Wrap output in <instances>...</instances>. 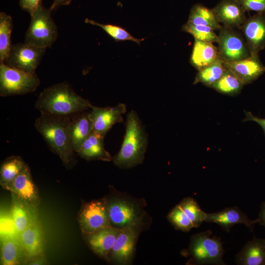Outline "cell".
<instances>
[{
	"label": "cell",
	"mask_w": 265,
	"mask_h": 265,
	"mask_svg": "<svg viewBox=\"0 0 265 265\" xmlns=\"http://www.w3.org/2000/svg\"><path fill=\"white\" fill-rule=\"evenodd\" d=\"M148 145L147 134L136 112L127 115L126 132L119 152L112 160L121 168H130L141 163Z\"/></svg>",
	"instance_id": "cell-3"
},
{
	"label": "cell",
	"mask_w": 265,
	"mask_h": 265,
	"mask_svg": "<svg viewBox=\"0 0 265 265\" xmlns=\"http://www.w3.org/2000/svg\"><path fill=\"white\" fill-rule=\"evenodd\" d=\"M5 189L25 203L38 209L40 203L38 189L32 179L30 169L26 164Z\"/></svg>",
	"instance_id": "cell-13"
},
{
	"label": "cell",
	"mask_w": 265,
	"mask_h": 265,
	"mask_svg": "<svg viewBox=\"0 0 265 265\" xmlns=\"http://www.w3.org/2000/svg\"><path fill=\"white\" fill-rule=\"evenodd\" d=\"M182 30L191 34L195 39L212 43L218 40L215 30L208 26L196 25L187 22L182 26Z\"/></svg>",
	"instance_id": "cell-33"
},
{
	"label": "cell",
	"mask_w": 265,
	"mask_h": 265,
	"mask_svg": "<svg viewBox=\"0 0 265 265\" xmlns=\"http://www.w3.org/2000/svg\"><path fill=\"white\" fill-rule=\"evenodd\" d=\"M27 259L18 238H0V265H17L26 263Z\"/></svg>",
	"instance_id": "cell-24"
},
{
	"label": "cell",
	"mask_w": 265,
	"mask_h": 265,
	"mask_svg": "<svg viewBox=\"0 0 265 265\" xmlns=\"http://www.w3.org/2000/svg\"><path fill=\"white\" fill-rule=\"evenodd\" d=\"M239 265H265V239L254 237L236 255Z\"/></svg>",
	"instance_id": "cell-21"
},
{
	"label": "cell",
	"mask_w": 265,
	"mask_h": 265,
	"mask_svg": "<svg viewBox=\"0 0 265 265\" xmlns=\"http://www.w3.org/2000/svg\"><path fill=\"white\" fill-rule=\"evenodd\" d=\"M13 28V20L6 13H0V63L7 58L12 45L11 34Z\"/></svg>",
	"instance_id": "cell-29"
},
{
	"label": "cell",
	"mask_w": 265,
	"mask_h": 265,
	"mask_svg": "<svg viewBox=\"0 0 265 265\" xmlns=\"http://www.w3.org/2000/svg\"><path fill=\"white\" fill-rule=\"evenodd\" d=\"M178 205L189 219L194 228H198L205 221L206 213L202 210L193 198H185Z\"/></svg>",
	"instance_id": "cell-31"
},
{
	"label": "cell",
	"mask_w": 265,
	"mask_h": 265,
	"mask_svg": "<svg viewBox=\"0 0 265 265\" xmlns=\"http://www.w3.org/2000/svg\"><path fill=\"white\" fill-rule=\"evenodd\" d=\"M167 219L177 230L187 232L194 228L191 222L179 205L170 211L167 215Z\"/></svg>",
	"instance_id": "cell-34"
},
{
	"label": "cell",
	"mask_w": 265,
	"mask_h": 265,
	"mask_svg": "<svg viewBox=\"0 0 265 265\" xmlns=\"http://www.w3.org/2000/svg\"><path fill=\"white\" fill-rule=\"evenodd\" d=\"M41 2L42 0H19V4L23 10L31 15Z\"/></svg>",
	"instance_id": "cell-37"
},
{
	"label": "cell",
	"mask_w": 265,
	"mask_h": 265,
	"mask_svg": "<svg viewBox=\"0 0 265 265\" xmlns=\"http://www.w3.org/2000/svg\"><path fill=\"white\" fill-rule=\"evenodd\" d=\"M234 28L223 26L219 30L217 47L223 62L237 61L250 55L244 38Z\"/></svg>",
	"instance_id": "cell-8"
},
{
	"label": "cell",
	"mask_w": 265,
	"mask_h": 265,
	"mask_svg": "<svg viewBox=\"0 0 265 265\" xmlns=\"http://www.w3.org/2000/svg\"><path fill=\"white\" fill-rule=\"evenodd\" d=\"M89 101L77 94L67 81L45 88L39 95L35 107L40 113L72 117L91 109Z\"/></svg>",
	"instance_id": "cell-2"
},
{
	"label": "cell",
	"mask_w": 265,
	"mask_h": 265,
	"mask_svg": "<svg viewBox=\"0 0 265 265\" xmlns=\"http://www.w3.org/2000/svg\"><path fill=\"white\" fill-rule=\"evenodd\" d=\"M140 222L121 228L110 252L112 259L120 264H127L133 255Z\"/></svg>",
	"instance_id": "cell-10"
},
{
	"label": "cell",
	"mask_w": 265,
	"mask_h": 265,
	"mask_svg": "<svg viewBox=\"0 0 265 265\" xmlns=\"http://www.w3.org/2000/svg\"><path fill=\"white\" fill-rule=\"evenodd\" d=\"M187 22L196 25L208 26L214 30H220L222 27L212 9L199 4L194 5L191 8Z\"/></svg>",
	"instance_id": "cell-27"
},
{
	"label": "cell",
	"mask_w": 265,
	"mask_h": 265,
	"mask_svg": "<svg viewBox=\"0 0 265 265\" xmlns=\"http://www.w3.org/2000/svg\"><path fill=\"white\" fill-rule=\"evenodd\" d=\"M71 1L72 0H54L50 9L53 11L60 6L69 5Z\"/></svg>",
	"instance_id": "cell-40"
},
{
	"label": "cell",
	"mask_w": 265,
	"mask_h": 265,
	"mask_svg": "<svg viewBox=\"0 0 265 265\" xmlns=\"http://www.w3.org/2000/svg\"><path fill=\"white\" fill-rule=\"evenodd\" d=\"M245 118L243 121H254L258 123L263 129L265 134V119L254 116L249 111H245Z\"/></svg>",
	"instance_id": "cell-38"
},
{
	"label": "cell",
	"mask_w": 265,
	"mask_h": 265,
	"mask_svg": "<svg viewBox=\"0 0 265 265\" xmlns=\"http://www.w3.org/2000/svg\"><path fill=\"white\" fill-rule=\"evenodd\" d=\"M245 11L265 12V0H238Z\"/></svg>",
	"instance_id": "cell-36"
},
{
	"label": "cell",
	"mask_w": 265,
	"mask_h": 265,
	"mask_svg": "<svg viewBox=\"0 0 265 265\" xmlns=\"http://www.w3.org/2000/svg\"><path fill=\"white\" fill-rule=\"evenodd\" d=\"M0 238L3 237L18 238L15 224L10 210H1Z\"/></svg>",
	"instance_id": "cell-35"
},
{
	"label": "cell",
	"mask_w": 265,
	"mask_h": 265,
	"mask_svg": "<svg viewBox=\"0 0 265 265\" xmlns=\"http://www.w3.org/2000/svg\"><path fill=\"white\" fill-rule=\"evenodd\" d=\"M37 75L28 74L0 63V96L7 97L34 92L39 86Z\"/></svg>",
	"instance_id": "cell-6"
},
{
	"label": "cell",
	"mask_w": 265,
	"mask_h": 265,
	"mask_svg": "<svg viewBox=\"0 0 265 265\" xmlns=\"http://www.w3.org/2000/svg\"><path fill=\"white\" fill-rule=\"evenodd\" d=\"M47 262L44 256L36 257L27 260L26 264L30 265H41L46 264Z\"/></svg>",
	"instance_id": "cell-39"
},
{
	"label": "cell",
	"mask_w": 265,
	"mask_h": 265,
	"mask_svg": "<svg viewBox=\"0 0 265 265\" xmlns=\"http://www.w3.org/2000/svg\"><path fill=\"white\" fill-rule=\"evenodd\" d=\"M259 223L265 227V202L261 206V210L259 213Z\"/></svg>",
	"instance_id": "cell-41"
},
{
	"label": "cell",
	"mask_w": 265,
	"mask_h": 265,
	"mask_svg": "<svg viewBox=\"0 0 265 265\" xmlns=\"http://www.w3.org/2000/svg\"><path fill=\"white\" fill-rule=\"evenodd\" d=\"M250 54H259L265 48V12L246 19L240 26Z\"/></svg>",
	"instance_id": "cell-11"
},
{
	"label": "cell",
	"mask_w": 265,
	"mask_h": 265,
	"mask_svg": "<svg viewBox=\"0 0 265 265\" xmlns=\"http://www.w3.org/2000/svg\"><path fill=\"white\" fill-rule=\"evenodd\" d=\"M78 220L84 237L111 226L107 210V201L102 199L84 202L79 211Z\"/></svg>",
	"instance_id": "cell-7"
},
{
	"label": "cell",
	"mask_w": 265,
	"mask_h": 265,
	"mask_svg": "<svg viewBox=\"0 0 265 265\" xmlns=\"http://www.w3.org/2000/svg\"><path fill=\"white\" fill-rule=\"evenodd\" d=\"M220 59L217 47L212 43L195 39L190 58L191 64L198 71Z\"/></svg>",
	"instance_id": "cell-23"
},
{
	"label": "cell",
	"mask_w": 265,
	"mask_h": 265,
	"mask_svg": "<svg viewBox=\"0 0 265 265\" xmlns=\"http://www.w3.org/2000/svg\"><path fill=\"white\" fill-rule=\"evenodd\" d=\"M26 163L20 156H11L2 163L0 169V183L5 189L22 171Z\"/></svg>",
	"instance_id": "cell-26"
},
{
	"label": "cell",
	"mask_w": 265,
	"mask_h": 265,
	"mask_svg": "<svg viewBox=\"0 0 265 265\" xmlns=\"http://www.w3.org/2000/svg\"><path fill=\"white\" fill-rule=\"evenodd\" d=\"M224 65L244 85L252 82L265 72V66L261 62L259 54H250L240 60L224 62Z\"/></svg>",
	"instance_id": "cell-14"
},
{
	"label": "cell",
	"mask_w": 265,
	"mask_h": 265,
	"mask_svg": "<svg viewBox=\"0 0 265 265\" xmlns=\"http://www.w3.org/2000/svg\"><path fill=\"white\" fill-rule=\"evenodd\" d=\"M244 85L231 71L226 68L221 78L211 88L222 94L233 96L238 94Z\"/></svg>",
	"instance_id": "cell-30"
},
{
	"label": "cell",
	"mask_w": 265,
	"mask_h": 265,
	"mask_svg": "<svg viewBox=\"0 0 265 265\" xmlns=\"http://www.w3.org/2000/svg\"><path fill=\"white\" fill-rule=\"evenodd\" d=\"M84 22L100 27L117 42L130 40L140 45V43L144 40V38L137 39L135 38L125 29L116 25L102 24L87 18L85 19Z\"/></svg>",
	"instance_id": "cell-32"
},
{
	"label": "cell",
	"mask_w": 265,
	"mask_h": 265,
	"mask_svg": "<svg viewBox=\"0 0 265 265\" xmlns=\"http://www.w3.org/2000/svg\"><path fill=\"white\" fill-rule=\"evenodd\" d=\"M46 49L25 42L12 45L7 58L3 63L27 73L34 74Z\"/></svg>",
	"instance_id": "cell-9"
},
{
	"label": "cell",
	"mask_w": 265,
	"mask_h": 265,
	"mask_svg": "<svg viewBox=\"0 0 265 265\" xmlns=\"http://www.w3.org/2000/svg\"><path fill=\"white\" fill-rule=\"evenodd\" d=\"M10 211L15 224L18 238L28 225L38 217L37 208L25 203L13 193Z\"/></svg>",
	"instance_id": "cell-22"
},
{
	"label": "cell",
	"mask_w": 265,
	"mask_h": 265,
	"mask_svg": "<svg viewBox=\"0 0 265 265\" xmlns=\"http://www.w3.org/2000/svg\"><path fill=\"white\" fill-rule=\"evenodd\" d=\"M190 258L191 265H225L222 257L224 252L222 242L212 231L207 230L191 237L187 250L186 251Z\"/></svg>",
	"instance_id": "cell-4"
},
{
	"label": "cell",
	"mask_w": 265,
	"mask_h": 265,
	"mask_svg": "<svg viewBox=\"0 0 265 265\" xmlns=\"http://www.w3.org/2000/svg\"><path fill=\"white\" fill-rule=\"evenodd\" d=\"M72 117L41 113L35 120V129L44 139L49 148L57 155L68 168L75 163L71 137Z\"/></svg>",
	"instance_id": "cell-1"
},
{
	"label": "cell",
	"mask_w": 265,
	"mask_h": 265,
	"mask_svg": "<svg viewBox=\"0 0 265 265\" xmlns=\"http://www.w3.org/2000/svg\"><path fill=\"white\" fill-rule=\"evenodd\" d=\"M107 210L111 225L117 228H122L140 222L136 207L130 201L116 199L107 202Z\"/></svg>",
	"instance_id": "cell-15"
},
{
	"label": "cell",
	"mask_w": 265,
	"mask_h": 265,
	"mask_svg": "<svg viewBox=\"0 0 265 265\" xmlns=\"http://www.w3.org/2000/svg\"><path fill=\"white\" fill-rule=\"evenodd\" d=\"M19 240L27 260L44 256L45 239L38 217L34 219L20 234Z\"/></svg>",
	"instance_id": "cell-16"
},
{
	"label": "cell",
	"mask_w": 265,
	"mask_h": 265,
	"mask_svg": "<svg viewBox=\"0 0 265 265\" xmlns=\"http://www.w3.org/2000/svg\"><path fill=\"white\" fill-rule=\"evenodd\" d=\"M121 230V228L109 226L84 237L88 246L94 253L107 260L109 259L108 255Z\"/></svg>",
	"instance_id": "cell-19"
},
{
	"label": "cell",
	"mask_w": 265,
	"mask_h": 265,
	"mask_svg": "<svg viewBox=\"0 0 265 265\" xmlns=\"http://www.w3.org/2000/svg\"><path fill=\"white\" fill-rule=\"evenodd\" d=\"M70 130L72 147L77 153L92 131L90 112L85 111L72 116Z\"/></svg>",
	"instance_id": "cell-25"
},
{
	"label": "cell",
	"mask_w": 265,
	"mask_h": 265,
	"mask_svg": "<svg viewBox=\"0 0 265 265\" xmlns=\"http://www.w3.org/2000/svg\"><path fill=\"white\" fill-rule=\"evenodd\" d=\"M52 10L42 2L30 15V22L25 34V42L36 47L51 48L57 39L58 30L52 17Z\"/></svg>",
	"instance_id": "cell-5"
},
{
	"label": "cell",
	"mask_w": 265,
	"mask_h": 265,
	"mask_svg": "<svg viewBox=\"0 0 265 265\" xmlns=\"http://www.w3.org/2000/svg\"><path fill=\"white\" fill-rule=\"evenodd\" d=\"M212 10L218 22L224 26L239 27L246 19L245 11L238 0H222Z\"/></svg>",
	"instance_id": "cell-18"
},
{
	"label": "cell",
	"mask_w": 265,
	"mask_h": 265,
	"mask_svg": "<svg viewBox=\"0 0 265 265\" xmlns=\"http://www.w3.org/2000/svg\"><path fill=\"white\" fill-rule=\"evenodd\" d=\"M225 70L224 62L221 59H218L213 63L199 70L193 83L195 84L201 83L211 87L221 78Z\"/></svg>",
	"instance_id": "cell-28"
},
{
	"label": "cell",
	"mask_w": 265,
	"mask_h": 265,
	"mask_svg": "<svg viewBox=\"0 0 265 265\" xmlns=\"http://www.w3.org/2000/svg\"><path fill=\"white\" fill-rule=\"evenodd\" d=\"M205 221L212 222L219 225L226 232L237 224H242L251 231H253L255 224L259 223L258 218L255 220L248 218L246 214L236 207L226 208L221 211L206 213Z\"/></svg>",
	"instance_id": "cell-17"
},
{
	"label": "cell",
	"mask_w": 265,
	"mask_h": 265,
	"mask_svg": "<svg viewBox=\"0 0 265 265\" xmlns=\"http://www.w3.org/2000/svg\"><path fill=\"white\" fill-rule=\"evenodd\" d=\"M126 106L122 103L112 107L92 105L90 112L92 131L105 136L115 124L123 122L122 115L126 112Z\"/></svg>",
	"instance_id": "cell-12"
},
{
	"label": "cell",
	"mask_w": 265,
	"mask_h": 265,
	"mask_svg": "<svg viewBox=\"0 0 265 265\" xmlns=\"http://www.w3.org/2000/svg\"><path fill=\"white\" fill-rule=\"evenodd\" d=\"M104 137L98 132L92 131L77 152V154L87 161L111 160L112 157L105 148Z\"/></svg>",
	"instance_id": "cell-20"
}]
</instances>
